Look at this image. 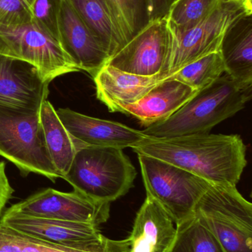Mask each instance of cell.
I'll list each match as a JSON object with an SVG mask.
<instances>
[{
  "label": "cell",
  "mask_w": 252,
  "mask_h": 252,
  "mask_svg": "<svg viewBox=\"0 0 252 252\" xmlns=\"http://www.w3.org/2000/svg\"><path fill=\"white\" fill-rule=\"evenodd\" d=\"M39 118L49 157L57 173L63 178L69 171L77 153L87 145L67 130L48 100L41 105Z\"/></svg>",
  "instance_id": "obj_21"
},
{
  "label": "cell",
  "mask_w": 252,
  "mask_h": 252,
  "mask_svg": "<svg viewBox=\"0 0 252 252\" xmlns=\"http://www.w3.org/2000/svg\"><path fill=\"white\" fill-rule=\"evenodd\" d=\"M176 228V240L168 252H226L198 213Z\"/></svg>",
  "instance_id": "obj_22"
},
{
  "label": "cell",
  "mask_w": 252,
  "mask_h": 252,
  "mask_svg": "<svg viewBox=\"0 0 252 252\" xmlns=\"http://www.w3.org/2000/svg\"><path fill=\"white\" fill-rule=\"evenodd\" d=\"M0 252H130L128 240L100 239L77 245L46 242L0 223Z\"/></svg>",
  "instance_id": "obj_19"
},
{
  "label": "cell",
  "mask_w": 252,
  "mask_h": 252,
  "mask_svg": "<svg viewBox=\"0 0 252 252\" xmlns=\"http://www.w3.org/2000/svg\"><path fill=\"white\" fill-rule=\"evenodd\" d=\"M170 76L169 74L133 75L105 64L93 78L97 98L109 112H117L120 106L139 101L157 84Z\"/></svg>",
  "instance_id": "obj_17"
},
{
  "label": "cell",
  "mask_w": 252,
  "mask_h": 252,
  "mask_svg": "<svg viewBox=\"0 0 252 252\" xmlns=\"http://www.w3.org/2000/svg\"><path fill=\"white\" fill-rule=\"evenodd\" d=\"M14 189L6 174L5 162L0 161V216L7 203L11 199Z\"/></svg>",
  "instance_id": "obj_28"
},
{
  "label": "cell",
  "mask_w": 252,
  "mask_h": 252,
  "mask_svg": "<svg viewBox=\"0 0 252 252\" xmlns=\"http://www.w3.org/2000/svg\"><path fill=\"white\" fill-rule=\"evenodd\" d=\"M49 83L33 65L0 55V106L39 112Z\"/></svg>",
  "instance_id": "obj_11"
},
{
  "label": "cell",
  "mask_w": 252,
  "mask_h": 252,
  "mask_svg": "<svg viewBox=\"0 0 252 252\" xmlns=\"http://www.w3.org/2000/svg\"><path fill=\"white\" fill-rule=\"evenodd\" d=\"M220 2H237L243 4L248 11L252 12V0H218Z\"/></svg>",
  "instance_id": "obj_30"
},
{
  "label": "cell",
  "mask_w": 252,
  "mask_h": 252,
  "mask_svg": "<svg viewBox=\"0 0 252 252\" xmlns=\"http://www.w3.org/2000/svg\"><path fill=\"white\" fill-rule=\"evenodd\" d=\"M136 176V167L123 149L86 146L77 153L62 179L92 199L111 203L133 188Z\"/></svg>",
  "instance_id": "obj_3"
},
{
  "label": "cell",
  "mask_w": 252,
  "mask_h": 252,
  "mask_svg": "<svg viewBox=\"0 0 252 252\" xmlns=\"http://www.w3.org/2000/svg\"><path fill=\"white\" fill-rule=\"evenodd\" d=\"M61 2L62 0H36L33 22L62 44L60 28Z\"/></svg>",
  "instance_id": "obj_26"
},
{
  "label": "cell",
  "mask_w": 252,
  "mask_h": 252,
  "mask_svg": "<svg viewBox=\"0 0 252 252\" xmlns=\"http://www.w3.org/2000/svg\"><path fill=\"white\" fill-rule=\"evenodd\" d=\"M60 28L67 53L80 71H85L94 78L108 63L109 54L68 0L61 2Z\"/></svg>",
  "instance_id": "obj_13"
},
{
  "label": "cell",
  "mask_w": 252,
  "mask_h": 252,
  "mask_svg": "<svg viewBox=\"0 0 252 252\" xmlns=\"http://www.w3.org/2000/svg\"><path fill=\"white\" fill-rule=\"evenodd\" d=\"M36 0H0V25L30 23L34 19Z\"/></svg>",
  "instance_id": "obj_27"
},
{
  "label": "cell",
  "mask_w": 252,
  "mask_h": 252,
  "mask_svg": "<svg viewBox=\"0 0 252 252\" xmlns=\"http://www.w3.org/2000/svg\"><path fill=\"white\" fill-rule=\"evenodd\" d=\"M127 43L150 22L149 0H108Z\"/></svg>",
  "instance_id": "obj_25"
},
{
  "label": "cell",
  "mask_w": 252,
  "mask_h": 252,
  "mask_svg": "<svg viewBox=\"0 0 252 252\" xmlns=\"http://www.w3.org/2000/svg\"><path fill=\"white\" fill-rule=\"evenodd\" d=\"M0 223L28 236L62 245H77L104 236L95 225L31 217L7 210Z\"/></svg>",
  "instance_id": "obj_14"
},
{
  "label": "cell",
  "mask_w": 252,
  "mask_h": 252,
  "mask_svg": "<svg viewBox=\"0 0 252 252\" xmlns=\"http://www.w3.org/2000/svg\"><path fill=\"white\" fill-rule=\"evenodd\" d=\"M252 97V84H240L225 73L197 92L170 118L148 126L142 132L154 138L208 133L242 110Z\"/></svg>",
  "instance_id": "obj_2"
},
{
  "label": "cell",
  "mask_w": 252,
  "mask_h": 252,
  "mask_svg": "<svg viewBox=\"0 0 252 252\" xmlns=\"http://www.w3.org/2000/svg\"><path fill=\"white\" fill-rule=\"evenodd\" d=\"M146 195L157 201L176 225L195 214L210 182L163 160L138 154Z\"/></svg>",
  "instance_id": "obj_6"
},
{
  "label": "cell",
  "mask_w": 252,
  "mask_h": 252,
  "mask_svg": "<svg viewBox=\"0 0 252 252\" xmlns=\"http://www.w3.org/2000/svg\"><path fill=\"white\" fill-rule=\"evenodd\" d=\"M226 252H252V204L236 186L211 185L195 207Z\"/></svg>",
  "instance_id": "obj_5"
},
{
  "label": "cell",
  "mask_w": 252,
  "mask_h": 252,
  "mask_svg": "<svg viewBox=\"0 0 252 252\" xmlns=\"http://www.w3.org/2000/svg\"><path fill=\"white\" fill-rule=\"evenodd\" d=\"M225 73L234 81L252 84V12H244L232 21L219 47Z\"/></svg>",
  "instance_id": "obj_18"
},
{
  "label": "cell",
  "mask_w": 252,
  "mask_h": 252,
  "mask_svg": "<svg viewBox=\"0 0 252 252\" xmlns=\"http://www.w3.org/2000/svg\"><path fill=\"white\" fill-rule=\"evenodd\" d=\"M219 3L218 0H176L166 17L170 31L173 33L189 31L210 16Z\"/></svg>",
  "instance_id": "obj_24"
},
{
  "label": "cell",
  "mask_w": 252,
  "mask_h": 252,
  "mask_svg": "<svg viewBox=\"0 0 252 252\" xmlns=\"http://www.w3.org/2000/svg\"><path fill=\"white\" fill-rule=\"evenodd\" d=\"M109 56L127 44L122 29L108 0H68Z\"/></svg>",
  "instance_id": "obj_20"
},
{
  "label": "cell",
  "mask_w": 252,
  "mask_h": 252,
  "mask_svg": "<svg viewBox=\"0 0 252 252\" xmlns=\"http://www.w3.org/2000/svg\"><path fill=\"white\" fill-rule=\"evenodd\" d=\"M132 149L177 166L212 185L236 186L247 164V146L238 134L146 136Z\"/></svg>",
  "instance_id": "obj_1"
},
{
  "label": "cell",
  "mask_w": 252,
  "mask_h": 252,
  "mask_svg": "<svg viewBox=\"0 0 252 252\" xmlns=\"http://www.w3.org/2000/svg\"><path fill=\"white\" fill-rule=\"evenodd\" d=\"M226 72L219 51L207 55L170 75L196 91L205 88Z\"/></svg>",
  "instance_id": "obj_23"
},
{
  "label": "cell",
  "mask_w": 252,
  "mask_h": 252,
  "mask_svg": "<svg viewBox=\"0 0 252 252\" xmlns=\"http://www.w3.org/2000/svg\"><path fill=\"white\" fill-rule=\"evenodd\" d=\"M197 92L168 77L157 84L139 101L120 106L117 112L136 118L146 127L170 118Z\"/></svg>",
  "instance_id": "obj_16"
},
{
  "label": "cell",
  "mask_w": 252,
  "mask_h": 252,
  "mask_svg": "<svg viewBox=\"0 0 252 252\" xmlns=\"http://www.w3.org/2000/svg\"><path fill=\"white\" fill-rule=\"evenodd\" d=\"M176 0H149L150 22L165 19L172 4Z\"/></svg>",
  "instance_id": "obj_29"
},
{
  "label": "cell",
  "mask_w": 252,
  "mask_h": 252,
  "mask_svg": "<svg viewBox=\"0 0 252 252\" xmlns=\"http://www.w3.org/2000/svg\"><path fill=\"white\" fill-rule=\"evenodd\" d=\"M0 55L33 65L49 84L58 77L80 71L63 45L33 21L0 25Z\"/></svg>",
  "instance_id": "obj_7"
},
{
  "label": "cell",
  "mask_w": 252,
  "mask_h": 252,
  "mask_svg": "<svg viewBox=\"0 0 252 252\" xmlns=\"http://www.w3.org/2000/svg\"><path fill=\"white\" fill-rule=\"evenodd\" d=\"M172 49L173 35L167 19H158L149 22L106 64L142 76L170 75Z\"/></svg>",
  "instance_id": "obj_8"
},
{
  "label": "cell",
  "mask_w": 252,
  "mask_h": 252,
  "mask_svg": "<svg viewBox=\"0 0 252 252\" xmlns=\"http://www.w3.org/2000/svg\"><path fill=\"white\" fill-rule=\"evenodd\" d=\"M175 224L167 212L146 195L127 238L130 252H168L177 235Z\"/></svg>",
  "instance_id": "obj_15"
},
{
  "label": "cell",
  "mask_w": 252,
  "mask_h": 252,
  "mask_svg": "<svg viewBox=\"0 0 252 252\" xmlns=\"http://www.w3.org/2000/svg\"><path fill=\"white\" fill-rule=\"evenodd\" d=\"M67 130L87 146L132 148L144 140L142 130L114 121L92 118L70 109L56 110Z\"/></svg>",
  "instance_id": "obj_12"
},
{
  "label": "cell",
  "mask_w": 252,
  "mask_h": 252,
  "mask_svg": "<svg viewBox=\"0 0 252 252\" xmlns=\"http://www.w3.org/2000/svg\"><path fill=\"white\" fill-rule=\"evenodd\" d=\"M7 210L31 217L99 226L109 219L110 203L96 201L76 190L64 192L47 188Z\"/></svg>",
  "instance_id": "obj_9"
},
{
  "label": "cell",
  "mask_w": 252,
  "mask_h": 252,
  "mask_svg": "<svg viewBox=\"0 0 252 252\" xmlns=\"http://www.w3.org/2000/svg\"><path fill=\"white\" fill-rule=\"evenodd\" d=\"M0 156L23 176L35 173L53 182L61 178L49 157L37 111L0 106Z\"/></svg>",
  "instance_id": "obj_4"
},
{
  "label": "cell",
  "mask_w": 252,
  "mask_h": 252,
  "mask_svg": "<svg viewBox=\"0 0 252 252\" xmlns=\"http://www.w3.org/2000/svg\"><path fill=\"white\" fill-rule=\"evenodd\" d=\"M247 10L237 2L219 3L210 16L189 31L173 33L170 74L207 55L219 51L223 34L232 21Z\"/></svg>",
  "instance_id": "obj_10"
}]
</instances>
